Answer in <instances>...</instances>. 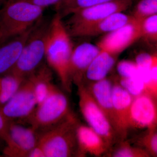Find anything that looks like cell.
Listing matches in <instances>:
<instances>
[{
  "label": "cell",
  "mask_w": 157,
  "mask_h": 157,
  "mask_svg": "<svg viewBox=\"0 0 157 157\" xmlns=\"http://www.w3.org/2000/svg\"><path fill=\"white\" fill-rule=\"evenodd\" d=\"M50 22L51 20L42 16L34 24L17 63L9 73L26 78L39 68L45 57Z\"/></svg>",
  "instance_id": "4"
},
{
  "label": "cell",
  "mask_w": 157,
  "mask_h": 157,
  "mask_svg": "<svg viewBox=\"0 0 157 157\" xmlns=\"http://www.w3.org/2000/svg\"><path fill=\"white\" fill-rule=\"evenodd\" d=\"M97 45L84 42L73 48L70 63V75L72 82L82 83L89 66L100 52Z\"/></svg>",
  "instance_id": "13"
},
{
  "label": "cell",
  "mask_w": 157,
  "mask_h": 157,
  "mask_svg": "<svg viewBox=\"0 0 157 157\" xmlns=\"http://www.w3.org/2000/svg\"><path fill=\"white\" fill-rule=\"evenodd\" d=\"M7 0H0V11L2 8L3 6L6 4Z\"/></svg>",
  "instance_id": "33"
},
{
  "label": "cell",
  "mask_w": 157,
  "mask_h": 157,
  "mask_svg": "<svg viewBox=\"0 0 157 157\" xmlns=\"http://www.w3.org/2000/svg\"><path fill=\"white\" fill-rule=\"evenodd\" d=\"M117 70L121 78H132L138 75V67L135 61H121L118 63Z\"/></svg>",
  "instance_id": "27"
},
{
  "label": "cell",
  "mask_w": 157,
  "mask_h": 157,
  "mask_svg": "<svg viewBox=\"0 0 157 157\" xmlns=\"http://www.w3.org/2000/svg\"><path fill=\"white\" fill-rule=\"evenodd\" d=\"M33 26L0 48V74L10 72L16 64Z\"/></svg>",
  "instance_id": "17"
},
{
  "label": "cell",
  "mask_w": 157,
  "mask_h": 157,
  "mask_svg": "<svg viewBox=\"0 0 157 157\" xmlns=\"http://www.w3.org/2000/svg\"><path fill=\"white\" fill-rule=\"evenodd\" d=\"M118 83L134 97L143 94L144 83L138 74L132 78L120 77Z\"/></svg>",
  "instance_id": "26"
},
{
  "label": "cell",
  "mask_w": 157,
  "mask_h": 157,
  "mask_svg": "<svg viewBox=\"0 0 157 157\" xmlns=\"http://www.w3.org/2000/svg\"><path fill=\"white\" fill-rule=\"evenodd\" d=\"M157 128L146 129L145 133L136 140L138 147L146 151L151 157L157 156Z\"/></svg>",
  "instance_id": "24"
},
{
  "label": "cell",
  "mask_w": 157,
  "mask_h": 157,
  "mask_svg": "<svg viewBox=\"0 0 157 157\" xmlns=\"http://www.w3.org/2000/svg\"><path fill=\"white\" fill-rule=\"evenodd\" d=\"M60 1V0H30L29 1L45 9L48 6H55Z\"/></svg>",
  "instance_id": "30"
},
{
  "label": "cell",
  "mask_w": 157,
  "mask_h": 157,
  "mask_svg": "<svg viewBox=\"0 0 157 157\" xmlns=\"http://www.w3.org/2000/svg\"><path fill=\"white\" fill-rule=\"evenodd\" d=\"M133 0H115L82 9L71 14L66 29L73 31L98 22L116 12H123L132 6Z\"/></svg>",
  "instance_id": "7"
},
{
  "label": "cell",
  "mask_w": 157,
  "mask_h": 157,
  "mask_svg": "<svg viewBox=\"0 0 157 157\" xmlns=\"http://www.w3.org/2000/svg\"><path fill=\"white\" fill-rule=\"evenodd\" d=\"M9 141L3 149L7 157H28L31 151L38 144V132L32 127L26 128L10 121Z\"/></svg>",
  "instance_id": "10"
},
{
  "label": "cell",
  "mask_w": 157,
  "mask_h": 157,
  "mask_svg": "<svg viewBox=\"0 0 157 157\" xmlns=\"http://www.w3.org/2000/svg\"><path fill=\"white\" fill-rule=\"evenodd\" d=\"M118 146L113 151L110 156L113 157H150V155L144 149L133 146L128 142L121 140Z\"/></svg>",
  "instance_id": "22"
},
{
  "label": "cell",
  "mask_w": 157,
  "mask_h": 157,
  "mask_svg": "<svg viewBox=\"0 0 157 157\" xmlns=\"http://www.w3.org/2000/svg\"><path fill=\"white\" fill-rule=\"evenodd\" d=\"M115 0H60L55 5L56 14L61 18L82 9Z\"/></svg>",
  "instance_id": "20"
},
{
  "label": "cell",
  "mask_w": 157,
  "mask_h": 157,
  "mask_svg": "<svg viewBox=\"0 0 157 157\" xmlns=\"http://www.w3.org/2000/svg\"><path fill=\"white\" fill-rule=\"evenodd\" d=\"M73 48L71 36L62 18L56 13L51 20L45 57L49 67L57 74L64 89L69 92L71 91L72 83L70 75V63Z\"/></svg>",
  "instance_id": "1"
},
{
  "label": "cell",
  "mask_w": 157,
  "mask_h": 157,
  "mask_svg": "<svg viewBox=\"0 0 157 157\" xmlns=\"http://www.w3.org/2000/svg\"><path fill=\"white\" fill-rule=\"evenodd\" d=\"M28 157H45L43 150L37 144L29 154Z\"/></svg>",
  "instance_id": "31"
},
{
  "label": "cell",
  "mask_w": 157,
  "mask_h": 157,
  "mask_svg": "<svg viewBox=\"0 0 157 157\" xmlns=\"http://www.w3.org/2000/svg\"><path fill=\"white\" fill-rule=\"evenodd\" d=\"M135 63L138 68L145 70H151L157 66V54L150 55L147 53H141L136 58Z\"/></svg>",
  "instance_id": "28"
},
{
  "label": "cell",
  "mask_w": 157,
  "mask_h": 157,
  "mask_svg": "<svg viewBox=\"0 0 157 157\" xmlns=\"http://www.w3.org/2000/svg\"><path fill=\"white\" fill-rule=\"evenodd\" d=\"M113 85L112 82L106 77L99 81L91 82L87 87L114 129L113 106Z\"/></svg>",
  "instance_id": "16"
},
{
  "label": "cell",
  "mask_w": 157,
  "mask_h": 157,
  "mask_svg": "<svg viewBox=\"0 0 157 157\" xmlns=\"http://www.w3.org/2000/svg\"><path fill=\"white\" fill-rule=\"evenodd\" d=\"M44 9L29 1L6 2L0 11V41L23 33L43 15Z\"/></svg>",
  "instance_id": "3"
},
{
  "label": "cell",
  "mask_w": 157,
  "mask_h": 157,
  "mask_svg": "<svg viewBox=\"0 0 157 157\" xmlns=\"http://www.w3.org/2000/svg\"><path fill=\"white\" fill-rule=\"evenodd\" d=\"M70 112L67 96L52 83L48 97L27 121L37 132H42L58 124Z\"/></svg>",
  "instance_id": "5"
},
{
  "label": "cell",
  "mask_w": 157,
  "mask_h": 157,
  "mask_svg": "<svg viewBox=\"0 0 157 157\" xmlns=\"http://www.w3.org/2000/svg\"><path fill=\"white\" fill-rule=\"evenodd\" d=\"M141 38L140 23L135 19L106 34L97 45L101 50L118 57Z\"/></svg>",
  "instance_id": "9"
},
{
  "label": "cell",
  "mask_w": 157,
  "mask_h": 157,
  "mask_svg": "<svg viewBox=\"0 0 157 157\" xmlns=\"http://www.w3.org/2000/svg\"><path fill=\"white\" fill-rule=\"evenodd\" d=\"M135 19L132 15L122 12L113 13L98 22L82 28L70 33L73 37L94 36L107 34L117 29Z\"/></svg>",
  "instance_id": "15"
},
{
  "label": "cell",
  "mask_w": 157,
  "mask_h": 157,
  "mask_svg": "<svg viewBox=\"0 0 157 157\" xmlns=\"http://www.w3.org/2000/svg\"><path fill=\"white\" fill-rule=\"evenodd\" d=\"M157 99L146 94L133 98L129 113L130 129L157 128Z\"/></svg>",
  "instance_id": "11"
},
{
  "label": "cell",
  "mask_w": 157,
  "mask_h": 157,
  "mask_svg": "<svg viewBox=\"0 0 157 157\" xmlns=\"http://www.w3.org/2000/svg\"><path fill=\"white\" fill-rule=\"evenodd\" d=\"M77 86L78 105L82 115L89 126L103 137L110 148L120 139L117 134L87 86L83 83Z\"/></svg>",
  "instance_id": "6"
},
{
  "label": "cell",
  "mask_w": 157,
  "mask_h": 157,
  "mask_svg": "<svg viewBox=\"0 0 157 157\" xmlns=\"http://www.w3.org/2000/svg\"><path fill=\"white\" fill-rule=\"evenodd\" d=\"M77 151L76 157L87 155L101 157L110 149L103 137L90 127L78 124L76 130Z\"/></svg>",
  "instance_id": "14"
},
{
  "label": "cell",
  "mask_w": 157,
  "mask_h": 157,
  "mask_svg": "<svg viewBox=\"0 0 157 157\" xmlns=\"http://www.w3.org/2000/svg\"><path fill=\"white\" fill-rule=\"evenodd\" d=\"M157 13V0H138L132 16L138 22Z\"/></svg>",
  "instance_id": "23"
},
{
  "label": "cell",
  "mask_w": 157,
  "mask_h": 157,
  "mask_svg": "<svg viewBox=\"0 0 157 157\" xmlns=\"http://www.w3.org/2000/svg\"><path fill=\"white\" fill-rule=\"evenodd\" d=\"M20 1H30V0H7V2H14Z\"/></svg>",
  "instance_id": "34"
},
{
  "label": "cell",
  "mask_w": 157,
  "mask_h": 157,
  "mask_svg": "<svg viewBox=\"0 0 157 157\" xmlns=\"http://www.w3.org/2000/svg\"><path fill=\"white\" fill-rule=\"evenodd\" d=\"M37 105L33 82L29 76L25 78L15 94L0 108L3 114L9 121H27L33 113Z\"/></svg>",
  "instance_id": "8"
},
{
  "label": "cell",
  "mask_w": 157,
  "mask_h": 157,
  "mask_svg": "<svg viewBox=\"0 0 157 157\" xmlns=\"http://www.w3.org/2000/svg\"><path fill=\"white\" fill-rule=\"evenodd\" d=\"M4 143H5V142L0 138V152L2 151L3 149L5 147H4V145H3Z\"/></svg>",
  "instance_id": "32"
},
{
  "label": "cell",
  "mask_w": 157,
  "mask_h": 157,
  "mask_svg": "<svg viewBox=\"0 0 157 157\" xmlns=\"http://www.w3.org/2000/svg\"><path fill=\"white\" fill-rule=\"evenodd\" d=\"M141 38L155 42L157 40V14L146 17L139 22Z\"/></svg>",
  "instance_id": "25"
},
{
  "label": "cell",
  "mask_w": 157,
  "mask_h": 157,
  "mask_svg": "<svg viewBox=\"0 0 157 157\" xmlns=\"http://www.w3.org/2000/svg\"><path fill=\"white\" fill-rule=\"evenodd\" d=\"M10 121L4 116L0 108V138L5 142L6 144L9 141V126Z\"/></svg>",
  "instance_id": "29"
},
{
  "label": "cell",
  "mask_w": 157,
  "mask_h": 157,
  "mask_svg": "<svg viewBox=\"0 0 157 157\" xmlns=\"http://www.w3.org/2000/svg\"><path fill=\"white\" fill-rule=\"evenodd\" d=\"M78 124L77 118L70 112L58 124L41 132L38 145L43 150L45 157L76 156V130Z\"/></svg>",
  "instance_id": "2"
},
{
  "label": "cell",
  "mask_w": 157,
  "mask_h": 157,
  "mask_svg": "<svg viewBox=\"0 0 157 157\" xmlns=\"http://www.w3.org/2000/svg\"><path fill=\"white\" fill-rule=\"evenodd\" d=\"M30 76L33 82L34 94L38 106L48 97L52 84V74L49 68L44 66Z\"/></svg>",
  "instance_id": "19"
},
{
  "label": "cell",
  "mask_w": 157,
  "mask_h": 157,
  "mask_svg": "<svg viewBox=\"0 0 157 157\" xmlns=\"http://www.w3.org/2000/svg\"><path fill=\"white\" fill-rule=\"evenodd\" d=\"M117 58L100 49L86 70L84 78L93 82L106 78L115 65Z\"/></svg>",
  "instance_id": "18"
},
{
  "label": "cell",
  "mask_w": 157,
  "mask_h": 157,
  "mask_svg": "<svg viewBox=\"0 0 157 157\" xmlns=\"http://www.w3.org/2000/svg\"><path fill=\"white\" fill-rule=\"evenodd\" d=\"M134 97L122 87L118 82L113 84V106L114 128L121 140H124L129 128V113Z\"/></svg>",
  "instance_id": "12"
},
{
  "label": "cell",
  "mask_w": 157,
  "mask_h": 157,
  "mask_svg": "<svg viewBox=\"0 0 157 157\" xmlns=\"http://www.w3.org/2000/svg\"><path fill=\"white\" fill-rule=\"evenodd\" d=\"M26 78L9 73L0 77V106H2L17 92Z\"/></svg>",
  "instance_id": "21"
}]
</instances>
